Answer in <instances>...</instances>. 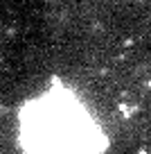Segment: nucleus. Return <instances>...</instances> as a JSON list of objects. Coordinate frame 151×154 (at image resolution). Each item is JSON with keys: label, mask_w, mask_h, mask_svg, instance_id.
I'll list each match as a JSON object with an SVG mask.
<instances>
[{"label": "nucleus", "mask_w": 151, "mask_h": 154, "mask_svg": "<svg viewBox=\"0 0 151 154\" xmlns=\"http://www.w3.org/2000/svg\"><path fill=\"white\" fill-rule=\"evenodd\" d=\"M27 134L43 154H77L86 145L81 116L61 102H45L41 113L27 120Z\"/></svg>", "instance_id": "obj_1"}]
</instances>
